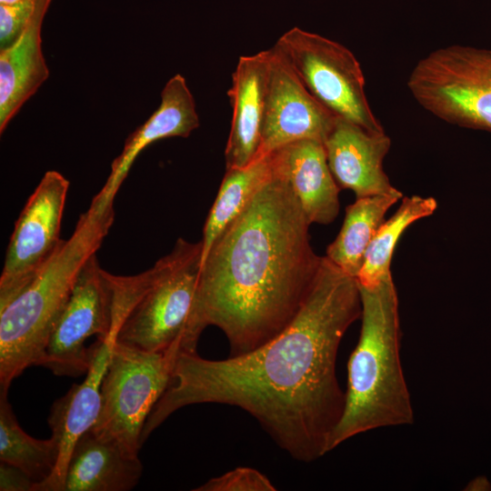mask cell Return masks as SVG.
<instances>
[{
	"label": "cell",
	"mask_w": 491,
	"mask_h": 491,
	"mask_svg": "<svg viewBox=\"0 0 491 491\" xmlns=\"http://www.w3.org/2000/svg\"><path fill=\"white\" fill-rule=\"evenodd\" d=\"M180 353L148 352L116 340L101 386V407L91 430L138 455L149 414L170 384Z\"/></svg>",
	"instance_id": "7"
},
{
	"label": "cell",
	"mask_w": 491,
	"mask_h": 491,
	"mask_svg": "<svg viewBox=\"0 0 491 491\" xmlns=\"http://www.w3.org/2000/svg\"><path fill=\"white\" fill-rule=\"evenodd\" d=\"M361 308L357 279L322 257L306 301L275 338L222 360L180 352L141 443L176 410L213 403L247 412L294 459L322 457L332 450L346 404L336 372L338 348Z\"/></svg>",
	"instance_id": "1"
},
{
	"label": "cell",
	"mask_w": 491,
	"mask_h": 491,
	"mask_svg": "<svg viewBox=\"0 0 491 491\" xmlns=\"http://www.w3.org/2000/svg\"><path fill=\"white\" fill-rule=\"evenodd\" d=\"M437 202L433 197H404L399 208L384 221L370 243L356 276L360 286H372L392 276L391 261L399 238L416 221L434 214Z\"/></svg>",
	"instance_id": "22"
},
{
	"label": "cell",
	"mask_w": 491,
	"mask_h": 491,
	"mask_svg": "<svg viewBox=\"0 0 491 491\" xmlns=\"http://www.w3.org/2000/svg\"><path fill=\"white\" fill-rule=\"evenodd\" d=\"M269 49L240 56L227 95L233 108L225 150L226 169L241 168L257 155L265 118Z\"/></svg>",
	"instance_id": "16"
},
{
	"label": "cell",
	"mask_w": 491,
	"mask_h": 491,
	"mask_svg": "<svg viewBox=\"0 0 491 491\" xmlns=\"http://www.w3.org/2000/svg\"><path fill=\"white\" fill-rule=\"evenodd\" d=\"M52 0H35L20 35L0 49V132L49 76L42 52L41 30Z\"/></svg>",
	"instance_id": "17"
},
{
	"label": "cell",
	"mask_w": 491,
	"mask_h": 491,
	"mask_svg": "<svg viewBox=\"0 0 491 491\" xmlns=\"http://www.w3.org/2000/svg\"><path fill=\"white\" fill-rule=\"evenodd\" d=\"M309 226L289 185L274 172L212 245L198 306L205 326L226 336L230 356L275 338L306 301L323 257L310 245Z\"/></svg>",
	"instance_id": "2"
},
{
	"label": "cell",
	"mask_w": 491,
	"mask_h": 491,
	"mask_svg": "<svg viewBox=\"0 0 491 491\" xmlns=\"http://www.w3.org/2000/svg\"><path fill=\"white\" fill-rule=\"evenodd\" d=\"M195 491H275L270 479L258 470L235 467L221 476L211 478L195 488Z\"/></svg>",
	"instance_id": "23"
},
{
	"label": "cell",
	"mask_w": 491,
	"mask_h": 491,
	"mask_svg": "<svg viewBox=\"0 0 491 491\" xmlns=\"http://www.w3.org/2000/svg\"><path fill=\"white\" fill-rule=\"evenodd\" d=\"M202 243L178 238L150 268V281L121 325L117 342L148 352H195L205 328L198 306Z\"/></svg>",
	"instance_id": "5"
},
{
	"label": "cell",
	"mask_w": 491,
	"mask_h": 491,
	"mask_svg": "<svg viewBox=\"0 0 491 491\" xmlns=\"http://www.w3.org/2000/svg\"><path fill=\"white\" fill-rule=\"evenodd\" d=\"M402 197L395 191L356 198L346 209L343 225L328 246L326 257L344 272L356 278L367 248L385 221L389 208Z\"/></svg>",
	"instance_id": "19"
},
{
	"label": "cell",
	"mask_w": 491,
	"mask_h": 491,
	"mask_svg": "<svg viewBox=\"0 0 491 491\" xmlns=\"http://www.w3.org/2000/svg\"><path fill=\"white\" fill-rule=\"evenodd\" d=\"M58 456L55 437L36 439L21 428L7 400V390L0 388V460L26 473L35 482V491L53 475Z\"/></svg>",
	"instance_id": "21"
},
{
	"label": "cell",
	"mask_w": 491,
	"mask_h": 491,
	"mask_svg": "<svg viewBox=\"0 0 491 491\" xmlns=\"http://www.w3.org/2000/svg\"><path fill=\"white\" fill-rule=\"evenodd\" d=\"M69 185L59 172L47 171L26 201L6 249L0 276V307L23 289L59 246Z\"/></svg>",
	"instance_id": "10"
},
{
	"label": "cell",
	"mask_w": 491,
	"mask_h": 491,
	"mask_svg": "<svg viewBox=\"0 0 491 491\" xmlns=\"http://www.w3.org/2000/svg\"><path fill=\"white\" fill-rule=\"evenodd\" d=\"M359 291L360 336L347 365L345 409L333 435L332 450L359 434L414 422L401 364L398 296L393 277L359 285Z\"/></svg>",
	"instance_id": "3"
},
{
	"label": "cell",
	"mask_w": 491,
	"mask_h": 491,
	"mask_svg": "<svg viewBox=\"0 0 491 491\" xmlns=\"http://www.w3.org/2000/svg\"><path fill=\"white\" fill-rule=\"evenodd\" d=\"M407 87L416 102L453 125L491 131V49L438 48L412 69Z\"/></svg>",
	"instance_id": "6"
},
{
	"label": "cell",
	"mask_w": 491,
	"mask_h": 491,
	"mask_svg": "<svg viewBox=\"0 0 491 491\" xmlns=\"http://www.w3.org/2000/svg\"><path fill=\"white\" fill-rule=\"evenodd\" d=\"M114 222V209L93 205L71 236L59 246L23 289L0 307V388L27 367L41 366L49 337L85 263L101 246Z\"/></svg>",
	"instance_id": "4"
},
{
	"label": "cell",
	"mask_w": 491,
	"mask_h": 491,
	"mask_svg": "<svg viewBox=\"0 0 491 491\" xmlns=\"http://www.w3.org/2000/svg\"><path fill=\"white\" fill-rule=\"evenodd\" d=\"M336 118L307 91L279 50L271 47L265 118L256 159L296 140L324 142Z\"/></svg>",
	"instance_id": "12"
},
{
	"label": "cell",
	"mask_w": 491,
	"mask_h": 491,
	"mask_svg": "<svg viewBox=\"0 0 491 491\" xmlns=\"http://www.w3.org/2000/svg\"><path fill=\"white\" fill-rule=\"evenodd\" d=\"M273 169L290 186L309 224L328 225L339 212V190L324 142L300 139L271 153Z\"/></svg>",
	"instance_id": "15"
},
{
	"label": "cell",
	"mask_w": 491,
	"mask_h": 491,
	"mask_svg": "<svg viewBox=\"0 0 491 491\" xmlns=\"http://www.w3.org/2000/svg\"><path fill=\"white\" fill-rule=\"evenodd\" d=\"M35 482L20 468L5 462L0 464L1 491H33Z\"/></svg>",
	"instance_id": "25"
},
{
	"label": "cell",
	"mask_w": 491,
	"mask_h": 491,
	"mask_svg": "<svg viewBox=\"0 0 491 491\" xmlns=\"http://www.w3.org/2000/svg\"><path fill=\"white\" fill-rule=\"evenodd\" d=\"M142 472L138 455L97 436L90 428L74 446L63 491H128L137 485Z\"/></svg>",
	"instance_id": "18"
},
{
	"label": "cell",
	"mask_w": 491,
	"mask_h": 491,
	"mask_svg": "<svg viewBox=\"0 0 491 491\" xmlns=\"http://www.w3.org/2000/svg\"><path fill=\"white\" fill-rule=\"evenodd\" d=\"M468 491H489L491 490V483L485 476H478L472 479L466 486Z\"/></svg>",
	"instance_id": "26"
},
{
	"label": "cell",
	"mask_w": 491,
	"mask_h": 491,
	"mask_svg": "<svg viewBox=\"0 0 491 491\" xmlns=\"http://www.w3.org/2000/svg\"><path fill=\"white\" fill-rule=\"evenodd\" d=\"M116 276L93 255L81 268L46 345L43 366L56 376H78L90 366L93 336L106 337L114 326Z\"/></svg>",
	"instance_id": "9"
},
{
	"label": "cell",
	"mask_w": 491,
	"mask_h": 491,
	"mask_svg": "<svg viewBox=\"0 0 491 491\" xmlns=\"http://www.w3.org/2000/svg\"><path fill=\"white\" fill-rule=\"evenodd\" d=\"M30 0H0V5H13Z\"/></svg>",
	"instance_id": "27"
},
{
	"label": "cell",
	"mask_w": 491,
	"mask_h": 491,
	"mask_svg": "<svg viewBox=\"0 0 491 491\" xmlns=\"http://www.w3.org/2000/svg\"><path fill=\"white\" fill-rule=\"evenodd\" d=\"M35 0L0 5V46L11 45L23 32L34 12Z\"/></svg>",
	"instance_id": "24"
},
{
	"label": "cell",
	"mask_w": 491,
	"mask_h": 491,
	"mask_svg": "<svg viewBox=\"0 0 491 491\" xmlns=\"http://www.w3.org/2000/svg\"><path fill=\"white\" fill-rule=\"evenodd\" d=\"M275 46L307 91L335 116L374 132H385L365 93V77L354 54L320 35L293 27Z\"/></svg>",
	"instance_id": "8"
},
{
	"label": "cell",
	"mask_w": 491,
	"mask_h": 491,
	"mask_svg": "<svg viewBox=\"0 0 491 491\" xmlns=\"http://www.w3.org/2000/svg\"><path fill=\"white\" fill-rule=\"evenodd\" d=\"M327 162L340 188L356 198L388 194L395 188L383 169L391 146L385 132L374 133L336 117L324 141Z\"/></svg>",
	"instance_id": "14"
},
{
	"label": "cell",
	"mask_w": 491,
	"mask_h": 491,
	"mask_svg": "<svg viewBox=\"0 0 491 491\" xmlns=\"http://www.w3.org/2000/svg\"><path fill=\"white\" fill-rule=\"evenodd\" d=\"M138 299L137 291L128 285L116 288L115 322L110 334L91 346L92 357L84 381L52 406L48 424L58 443L56 467L39 491H63L67 465L77 439L95 423L101 407V386L107 371L121 325Z\"/></svg>",
	"instance_id": "11"
},
{
	"label": "cell",
	"mask_w": 491,
	"mask_h": 491,
	"mask_svg": "<svg viewBox=\"0 0 491 491\" xmlns=\"http://www.w3.org/2000/svg\"><path fill=\"white\" fill-rule=\"evenodd\" d=\"M198 126L199 118L193 95L185 79L177 74L165 85L158 108L126 138L122 152L111 164L105 185L90 205L99 211L114 209L117 191L145 148L160 139L187 137Z\"/></svg>",
	"instance_id": "13"
},
{
	"label": "cell",
	"mask_w": 491,
	"mask_h": 491,
	"mask_svg": "<svg viewBox=\"0 0 491 491\" xmlns=\"http://www.w3.org/2000/svg\"><path fill=\"white\" fill-rule=\"evenodd\" d=\"M271 154L241 168L226 169L203 230L202 263L223 231L243 212L273 176Z\"/></svg>",
	"instance_id": "20"
}]
</instances>
